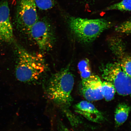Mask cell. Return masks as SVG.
Segmentation results:
<instances>
[{
	"instance_id": "6da1fadb",
	"label": "cell",
	"mask_w": 131,
	"mask_h": 131,
	"mask_svg": "<svg viewBox=\"0 0 131 131\" xmlns=\"http://www.w3.org/2000/svg\"><path fill=\"white\" fill-rule=\"evenodd\" d=\"M17 53L15 76L18 81L29 82L39 79L45 73L46 65L41 55L30 53L20 47Z\"/></svg>"
},
{
	"instance_id": "7a4b0ae2",
	"label": "cell",
	"mask_w": 131,
	"mask_h": 131,
	"mask_svg": "<svg viewBox=\"0 0 131 131\" xmlns=\"http://www.w3.org/2000/svg\"><path fill=\"white\" fill-rule=\"evenodd\" d=\"M74 83V78L69 69H64L49 80L46 88L47 96L57 104L70 105L73 101L71 93Z\"/></svg>"
},
{
	"instance_id": "3957f363",
	"label": "cell",
	"mask_w": 131,
	"mask_h": 131,
	"mask_svg": "<svg viewBox=\"0 0 131 131\" xmlns=\"http://www.w3.org/2000/svg\"><path fill=\"white\" fill-rule=\"evenodd\" d=\"M68 24L75 37L85 43L93 41L111 26V22L104 19H89L73 16L69 18Z\"/></svg>"
},
{
	"instance_id": "277c9868",
	"label": "cell",
	"mask_w": 131,
	"mask_h": 131,
	"mask_svg": "<svg viewBox=\"0 0 131 131\" xmlns=\"http://www.w3.org/2000/svg\"><path fill=\"white\" fill-rule=\"evenodd\" d=\"M102 78L112 83L118 94H131V78L122 69L119 63H107L101 70Z\"/></svg>"
},
{
	"instance_id": "5b68a950",
	"label": "cell",
	"mask_w": 131,
	"mask_h": 131,
	"mask_svg": "<svg viewBox=\"0 0 131 131\" xmlns=\"http://www.w3.org/2000/svg\"><path fill=\"white\" fill-rule=\"evenodd\" d=\"M38 20L34 0H19L16 14V21L18 27L28 32Z\"/></svg>"
},
{
	"instance_id": "8992f818",
	"label": "cell",
	"mask_w": 131,
	"mask_h": 131,
	"mask_svg": "<svg viewBox=\"0 0 131 131\" xmlns=\"http://www.w3.org/2000/svg\"><path fill=\"white\" fill-rule=\"evenodd\" d=\"M28 32L41 50H48L53 47V32L50 24L47 21L38 20Z\"/></svg>"
},
{
	"instance_id": "52a82bcc",
	"label": "cell",
	"mask_w": 131,
	"mask_h": 131,
	"mask_svg": "<svg viewBox=\"0 0 131 131\" xmlns=\"http://www.w3.org/2000/svg\"><path fill=\"white\" fill-rule=\"evenodd\" d=\"M14 40V33L11 23L10 9L7 2L0 3V40L11 43Z\"/></svg>"
},
{
	"instance_id": "ba28073f",
	"label": "cell",
	"mask_w": 131,
	"mask_h": 131,
	"mask_svg": "<svg viewBox=\"0 0 131 131\" xmlns=\"http://www.w3.org/2000/svg\"><path fill=\"white\" fill-rule=\"evenodd\" d=\"M102 82L97 76L92 75L87 79L82 80L81 92L88 101L100 100L104 98L101 91Z\"/></svg>"
},
{
	"instance_id": "9c48e42d",
	"label": "cell",
	"mask_w": 131,
	"mask_h": 131,
	"mask_svg": "<svg viewBox=\"0 0 131 131\" xmlns=\"http://www.w3.org/2000/svg\"><path fill=\"white\" fill-rule=\"evenodd\" d=\"M75 111L91 122L100 123L104 120L102 113L88 101H82L75 106Z\"/></svg>"
},
{
	"instance_id": "30bf717a",
	"label": "cell",
	"mask_w": 131,
	"mask_h": 131,
	"mask_svg": "<svg viewBox=\"0 0 131 131\" xmlns=\"http://www.w3.org/2000/svg\"><path fill=\"white\" fill-rule=\"evenodd\" d=\"M131 109V106L125 103H120L118 105L114 113L116 126H120L127 121Z\"/></svg>"
},
{
	"instance_id": "8fae6325",
	"label": "cell",
	"mask_w": 131,
	"mask_h": 131,
	"mask_svg": "<svg viewBox=\"0 0 131 131\" xmlns=\"http://www.w3.org/2000/svg\"><path fill=\"white\" fill-rule=\"evenodd\" d=\"M101 91L104 98L106 101H109L114 99L116 91L112 83L105 81L102 82Z\"/></svg>"
},
{
	"instance_id": "7c38bea8",
	"label": "cell",
	"mask_w": 131,
	"mask_h": 131,
	"mask_svg": "<svg viewBox=\"0 0 131 131\" xmlns=\"http://www.w3.org/2000/svg\"><path fill=\"white\" fill-rule=\"evenodd\" d=\"M118 10L121 11H131V0H122L120 2L111 5L105 10Z\"/></svg>"
},
{
	"instance_id": "4fadbf2b",
	"label": "cell",
	"mask_w": 131,
	"mask_h": 131,
	"mask_svg": "<svg viewBox=\"0 0 131 131\" xmlns=\"http://www.w3.org/2000/svg\"><path fill=\"white\" fill-rule=\"evenodd\" d=\"M82 80L88 79L92 75L90 69L89 61L85 60L80 62L78 65Z\"/></svg>"
},
{
	"instance_id": "5bb4252c",
	"label": "cell",
	"mask_w": 131,
	"mask_h": 131,
	"mask_svg": "<svg viewBox=\"0 0 131 131\" xmlns=\"http://www.w3.org/2000/svg\"><path fill=\"white\" fill-rule=\"evenodd\" d=\"M37 7L42 10H47L53 8L56 0H34Z\"/></svg>"
},
{
	"instance_id": "9a60e30c",
	"label": "cell",
	"mask_w": 131,
	"mask_h": 131,
	"mask_svg": "<svg viewBox=\"0 0 131 131\" xmlns=\"http://www.w3.org/2000/svg\"><path fill=\"white\" fill-rule=\"evenodd\" d=\"M115 30L121 33H131V18L119 25L116 27Z\"/></svg>"
},
{
	"instance_id": "2e32d148",
	"label": "cell",
	"mask_w": 131,
	"mask_h": 131,
	"mask_svg": "<svg viewBox=\"0 0 131 131\" xmlns=\"http://www.w3.org/2000/svg\"><path fill=\"white\" fill-rule=\"evenodd\" d=\"M119 63L123 70L131 78V57H124Z\"/></svg>"
},
{
	"instance_id": "e0dca14e",
	"label": "cell",
	"mask_w": 131,
	"mask_h": 131,
	"mask_svg": "<svg viewBox=\"0 0 131 131\" xmlns=\"http://www.w3.org/2000/svg\"><path fill=\"white\" fill-rule=\"evenodd\" d=\"M60 131H70L69 129L63 125V124H60Z\"/></svg>"
}]
</instances>
